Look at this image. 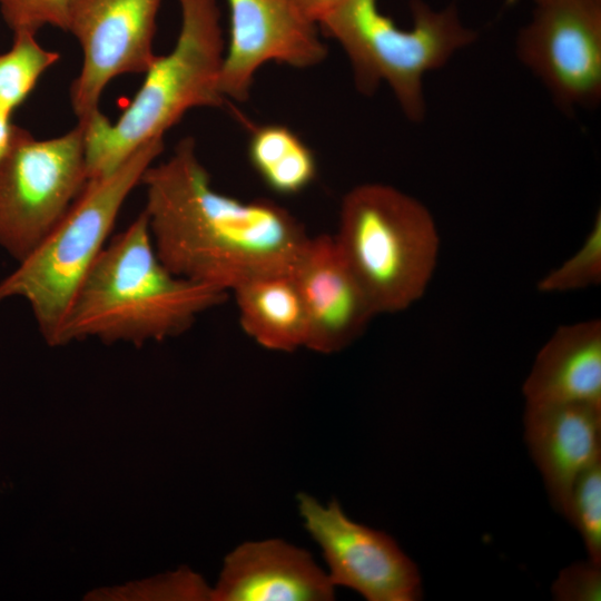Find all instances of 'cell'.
Instances as JSON below:
<instances>
[{"instance_id": "52a82bcc", "label": "cell", "mask_w": 601, "mask_h": 601, "mask_svg": "<svg viewBox=\"0 0 601 601\" xmlns=\"http://www.w3.org/2000/svg\"><path fill=\"white\" fill-rule=\"evenodd\" d=\"M85 129L37 139L13 125L0 161V247L21 262L67 214L88 181Z\"/></svg>"}, {"instance_id": "7a4b0ae2", "label": "cell", "mask_w": 601, "mask_h": 601, "mask_svg": "<svg viewBox=\"0 0 601 601\" xmlns=\"http://www.w3.org/2000/svg\"><path fill=\"white\" fill-rule=\"evenodd\" d=\"M228 293L173 274L159 259L141 211L107 242L80 284L55 345L164 341L188 331Z\"/></svg>"}, {"instance_id": "9a60e30c", "label": "cell", "mask_w": 601, "mask_h": 601, "mask_svg": "<svg viewBox=\"0 0 601 601\" xmlns=\"http://www.w3.org/2000/svg\"><path fill=\"white\" fill-rule=\"evenodd\" d=\"M525 405L601 406V322L560 326L541 347L523 383Z\"/></svg>"}, {"instance_id": "6da1fadb", "label": "cell", "mask_w": 601, "mask_h": 601, "mask_svg": "<svg viewBox=\"0 0 601 601\" xmlns=\"http://www.w3.org/2000/svg\"><path fill=\"white\" fill-rule=\"evenodd\" d=\"M140 184L155 250L179 277L228 293L253 277L293 273L309 239L283 206L214 189L193 137L149 166Z\"/></svg>"}, {"instance_id": "2e32d148", "label": "cell", "mask_w": 601, "mask_h": 601, "mask_svg": "<svg viewBox=\"0 0 601 601\" xmlns=\"http://www.w3.org/2000/svg\"><path fill=\"white\" fill-rule=\"evenodd\" d=\"M231 292L243 331L262 347L287 353L306 347L307 317L293 273L253 277Z\"/></svg>"}, {"instance_id": "d6986e66", "label": "cell", "mask_w": 601, "mask_h": 601, "mask_svg": "<svg viewBox=\"0 0 601 601\" xmlns=\"http://www.w3.org/2000/svg\"><path fill=\"white\" fill-rule=\"evenodd\" d=\"M563 516L580 534L589 559L601 563V460L577 479Z\"/></svg>"}, {"instance_id": "277c9868", "label": "cell", "mask_w": 601, "mask_h": 601, "mask_svg": "<svg viewBox=\"0 0 601 601\" xmlns=\"http://www.w3.org/2000/svg\"><path fill=\"white\" fill-rule=\"evenodd\" d=\"M164 150V139L139 146L115 170L89 178L63 218L0 282V303L21 297L38 329L55 345L71 302L108 242L120 209Z\"/></svg>"}, {"instance_id": "ffe728a7", "label": "cell", "mask_w": 601, "mask_h": 601, "mask_svg": "<svg viewBox=\"0 0 601 601\" xmlns=\"http://www.w3.org/2000/svg\"><path fill=\"white\" fill-rule=\"evenodd\" d=\"M601 282V214L581 247L538 283L542 293H563L583 289Z\"/></svg>"}, {"instance_id": "4fadbf2b", "label": "cell", "mask_w": 601, "mask_h": 601, "mask_svg": "<svg viewBox=\"0 0 601 601\" xmlns=\"http://www.w3.org/2000/svg\"><path fill=\"white\" fill-rule=\"evenodd\" d=\"M335 587L305 549L282 539L247 541L225 559L211 599L329 601Z\"/></svg>"}, {"instance_id": "30bf717a", "label": "cell", "mask_w": 601, "mask_h": 601, "mask_svg": "<svg viewBox=\"0 0 601 601\" xmlns=\"http://www.w3.org/2000/svg\"><path fill=\"white\" fill-rule=\"evenodd\" d=\"M161 0H72L67 31L82 50L79 75L70 87L78 122L100 112V97L114 78L145 73L156 59L152 49Z\"/></svg>"}, {"instance_id": "ac0fdd59", "label": "cell", "mask_w": 601, "mask_h": 601, "mask_svg": "<svg viewBox=\"0 0 601 601\" xmlns=\"http://www.w3.org/2000/svg\"><path fill=\"white\" fill-rule=\"evenodd\" d=\"M59 59L58 52L38 43L36 35L14 32L11 48L0 53V110L11 117Z\"/></svg>"}, {"instance_id": "44dd1931", "label": "cell", "mask_w": 601, "mask_h": 601, "mask_svg": "<svg viewBox=\"0 0 601 601\" xmlns=\"http://www.w3.org/2000/svg\"><path fill=\"white\" fill-rule=\"evenodd\" d=\"M72 0H0V12L11 31L37 33L45 26L67 31Z\"/></svg>"}, {"instance_id": "8fae6325", "label": "cell", "mask_w": 601, "mask_h": 601, "mask_svg": "<svg viewBox=\"0 0 601 601\" xmlns=\"http://www.w3.org/2000/svg\"><path fill=\"white\" fill-rule=\"evenodd\" d=\"M227 2L230 36L219 76V89L226 99L248 100L256 71L268 61L302 69L325 60L327 48L316 23L288 0Z\"/></svg>"}, {"instance_id": "7c38bea8", "label": "cell", "mask_w": 601, "mask_h": 601, "mask_svg": "<svg viewBox=\"0 0 601 601\" xmlns=\"http://www.w3.org/2000/svg\"><path fill=\"white\" fill-rule=\"evenodd\" d=\"M293 276L307 317L306 348L313 352H341L376 316L332 235L309 236Z\"/></svg>"}, {"instance_id": "3957f363", "label": "cell", "mask_w": 601, "mask_h": 601, "mask_svg": "<svg viewBox=\"0 0 601 601\" xmlns=\"http://www.w3.org/2000/svg\"><path fill=\"white\" fill-rule=\"evenodd\" d=\"M181 26L175 47L157 56L136 96L111 122L101 111L85 129L88 178L115 170L139 146L164 135L191 108L223 107L225 55L217 0H178Z\"/></svg>"}, {"instance_id": "ba28073f", "label": "cell", "mask_w": 601, "mask_h": 601, "mask_svg": "<svg viewBox=\"0 0 601 601\" xmlns=\"http://www.w3.org/2000/svg\"><path fill=\"white\" fill-rule=\"evenodd\" d=\"M516 38L522 63L563 110L601 99V0H534Z\"/></svg>"}, {"instance_id": "5b68a950", "label": "cell", "mask_w": 601, "mask_h": 601, "mask_svg": "<svg viewBox=\"0 0 601 601\" xmlns=\"http://www.w3.org/2000/svg\"><path fill=\"white\" fill-rule=\"evenodd\" d=\"M334 239L376 315L420 300L436 269L440 235L432 214L391 185L365 183L348 190Z\"/></svg>"}, {"instance_id": "9c48e42d", "label": "cell", "mask_w": 601, "mask_h": 601, "mask_svg": "<svg viewBox=\"0 0 601 601\" xmlns=\"http://www.w3.org/2000/svg\"><path fill=\"white\" fill-rule=\"evenodd\" d=\"M297 503L335 588L351 589L367 601L422 599L420 570L390 534L352 520L337 500L324 505L299 493Z\"/></svg>"}, {"instance_id": "603a6c76", "label": "cell", "mask_w": 601, "mask_h": 601, "mask_svg": "<svg viewBox=\"0 0 601 601\" xmlns=\"http://www.w3.org/2000/svg\"><path fill=\"white\" fill-rule=\"evenodd\" d=\"M306 19L318 24L343 0H288Z\"/></svg>"}, {"instance_id": "5bb4252c", "label": "cell", "mask_w": 601, "mask_h": 601, "mask_svg": "<svg viewBox=\"0 0 601 601\" xmlns=\"http://www.w3.org/2000/svg\"><path fill=\"white\" fill-rule=\"evenodd\" d=\"M524 440L552 506L564 514L577 479L601 460V406L525 405Z\"/></svg>"}, {"instance_id": "e0dca14e", "label": "cell", "mask_w": 601, "mask_h": 601, "mask_svg": "<svg viewBox=\"0 0 601 601\" xmlns=\"http://www.w3.org/2000/svg\"><path fill=\"white\" fill-rule=\"evenodd\" d=\"M247 155L264 184L279 195L299 194L317 176V161L311 148L283 125L255 127Z\"/></svg>"}, {"instance_id": "cb8c5ba5", "label": "cell", "mask_w": 601, "mask_h": 601, "mask_svg": "<svg viewBox=\"0 0 601 601\" xmlns=\"http://www.w3.org/2000/svg\"><path fill=\"white\" fill-rule=\"evenodd\" d=\"M13 125L11 117L0 110V161L9 149Z\"/></svg>"}, {"instance_id": "7402d4cb", "label": "cell", "mask_w": 601, "mask_h": 601, "mask_svg": "<svg viewBox=\"0 0 601 601\" xmlns=\"http://www.w3.org/2000/svg\"><path fill=\"white\" fill-rule=\"evenodd\" d=\"M558 601H600L601 563L590 559L562 569L551 587Z\"/></svg>"}, {"instance_id": "8992f818", "label": "cell", "mask_w": 601, "mask_h": 601, "mask_svg": "<svg viewBox=\"0 0 601 601\" xmlns=\"http://www.w3.org/2000/svg\"><path fill=\"white\" fill-rule=\"evenodd\" d=\"M411 12L412 28L402 29L380 11L377 0H343L318 24L346 52L361 93L373 95L385 82L407 119L418 122L426 112L424 76L474 42L476 33L453 4L436 10L412 0Z\"/></svg>"}]
</instances>
